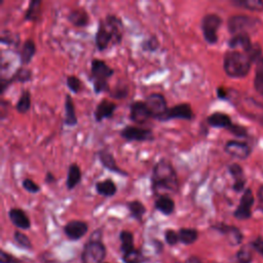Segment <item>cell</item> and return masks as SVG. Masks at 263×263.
<instances>
[{"label":"cell","instance_id":"1","mask_svg":"<svg viewBox=\"0 0 263 263\" xmlns=\"http://www.w3.org/2000/svg\"><path fill=\"white\" fill-rule=\"evenodd\" d=\"M150 187L155 197L161 195L176 194L180 190V183L177 172L170 160L160 158L152 168Z\"/></svg>","mask_w":263,"mask_h":263},{"label":"cell","instance_id":"2","mask_svg":"<svg viewBox=\"0 0 263 263\" xmlns=\"http://www.w3.org/2000/svg\"><path fill=\"white\" fill-rule=\"evenodd\" d=\"M115 71L104 60L93 58L90 61L89 80L92 84V88L96 95L102 92H110L111 87L109 85V78L114 75Z\"/></svg>","mask_w":263,"mask_h":263},{"label":"cell","instance_id":"3","mask_svg":"<svg viewBox=\"0 0 263 263\" xmlns=\"http://www.w3.org/2000/svg\"><path fill=\"white\" fill-rule=\"evenodd\" d=\"M252 59L247 52L239 50H229L225 53L223 68L225 73L233 78L246 76L251 68Z\"/></svg>","mask_w":263,"mask_h":263},{"label":"cell","instance_id":"4","mask_svg":"<svg viewBox=\"0 0 263 263\" xmlns=\"http://www.w3.org/2000/svg\"><path fill=\"white\" fill-rule=\"evenodd\" d=\"M102 232L100 229L95 230L89 240L84 245L81 253L82 263H102L106 256V248L101 240Z\"/></svg>","mask_w":263,"mask_h":263},{"label":"cell","instance_id":"5","mask_svg":"<svg viewBox=\"0 0 263 263\" xmlns=\"http://www.w3.org/2000/svg\"><path fill=\"white\" fill-rule=\"evenodd\" d=\"M222 25V18L216 13H206L202 16L200 28L202 36L208 44H216L218 41V30Z\"/></svg>","mask_w":263,"mask_h":263},{"label":"cell","instance_id":"6","mask_svg":"<svg viewBox=\"0 0 263 263\" xmlns=\"http://www.w3.org/2000/svg\"><path fill=\"white\" fill-rule=\"evenodd\" d=\"M260 22L257 18L248 15H233L228 18V30L233 35L247 34L258 29Z\"/></svg>","mask_w":263,"mask_h":263},{"label":"cell","instance_id":"7","mask_svg":"<svg viewBox=\"0 0 263 263\" xmlns=\"http://www.w3.org/2000/svg\"><path fill=\"white\" fill-rule=\"evenodd\" d=\"M119 136L126 142H154L155 136L151 128L139 125H125L119 130Z\"/></svg>","mask_w":263,"mask_h":263},{"label":"cell","instance_id":"8","mask_svg":"<svg viewBox=\"0 0 263 263\" xmlns=\"http://www.w3.org/2000/svg\"><path fill=\"white\" fill-rule=\"evenodd\" d=\"M145 103L150 111L152 119H156L161 122L170 108L165 97L160 92H152L146 97Z\"/></svg>","mask_w":263,"mask_h":263},{"label":"cell","instance_id":"9","mask_svg":"<svg viewBox=\"0 0 263 263\" xmlns=\"http://www.w3.org/2000/svg\"><path fill=\"white\" fill-rule=\"evenodd\" d=\"M194 118V113L192 107L189 103H179L168 108L161 122H167L170 120L181 119L190 121Z\"/></svg>","mask_w":263,"mask_h":263},{"label":"cell","instance_id":"10","mask_svg":"<svg viewBox=\"0 0 263 263\" xmlns=\"http://www.w3.org/2000/svg\"><path fill=\"white\" fill-rule=\"evenodd\" d=\"M129 120L140 125L146 124L152 119L145 101H134L129 105Z\"/></svg>","mask_w":263,"mask_h":263},{"label":"cell","instance_id":"11","mask_svg":"<svg viewBox=\"0 0 263 263\" xmlns=\"http://www.w3.org/2000/svg\"><path fill=\"white\" fill-rule=\"evenodd\" d=\"M114 43V37L109 28L107 27L104 18H101L98 23V28L95 35V45L97 50L104 51L110 44Z\"/></svg>","mask_w":263,"mask_h":263},{"label":"cell","instance_id":"12","mask_svg":"<svg viewBox=\"0 0 263 263\" xmlns=\"http://www.w3.org/2000/svg\"><path fill=\"white\" fill-rule=\"evenodd\" d=\"M97 156L104 168L107 171L123 176V177H128V173L124 170H122L118 164L117 161L114 157V155L107 149V148H102L97 151Z\"/></svg>","mask_w":263,"mask_h":263},{"label":"cell","instance_id":"13","mask_svg":"<svg viewBox=\"0 0 263 263\" xmlns=\"http://www.w3.org/2000/svg\"><path fill=\"white\" fill-rule=\"evenodd\" d=\"M117 109V104L109 100L107 98H103L96 106V109L93 111V118L96 122L100 123L105 119H109L113 117L114 112Z\"/></svg>","mask_w":263,"mask_h":263},{"label":"cell","instance_id":"14","mask_svg":"<svg viewBox=\"0 0 263 263\" xmlns=\"http://www.w3.org/2000/svg\"><path fill=\"white\" fill-rule=\"evenodd\" d=\"M104 22L106 23L107 27L113 34V37H114L113 45H119L121 43V41L123 39V35H124V33H123L124 27H123L122 20L116 14L108 13L104 17Z\"/></svg>","mask_w":263,"mask_h":263},{"label":"cell","instance_id":"15","mask_svg":"<svg viewBox=\"0 0 263 263\" xmlns=\"http://www.w3.org/2000/svg\"><path fill=\"white\" fill-rule=\"evenodd\" d=\"M88 231V225L81 220H71L64 226V233L72 240H78Z\"/></svg>","mask_w":263,"mask_h":263},{"label":"cell","instance_id":"16","mask_svg":"<svg viewBox=\"0 0 263 263\" xmlns=\"http://www.w3.org/2000/svg\"><path fill=\"white\" fill-rule=\"evenodd\" d=\"M253 202H254V197H253L252 191L250 189H246L239 200V203L236 210L233 213L234 217L238 220L249 219L251 217V209H252Z\"/></svg>","mask_w":263,"mask_h":263},{"label":"cell","instance_id":"17","mask_svg":"<svg viewBox=\"0 0 263 263\" xmlns=\"http://www.w3.org/2000/svg\"><path fill=\"white\" fill-rule=\"evenodd\" d=\"M68 22L77 28H85L89 24V15L84 7L71 8L67 14Z\"/></svg>","mask_w":263,"mask_h":263},{"label":"cell","instance_id":"18","mask_svg":"<svg viewBox=\"0 0 263 263\" xmlns=\"http://www.w3.org/2000/svg\"><path fill=\"white\" fill-rule=\"evenodd\" d=\"M224 150L230 156L239 159L247 158L251 152V149L247 144L238 141H228L225 144Z\"/></svg>","mask_w":263,"mask_h":263},{"label":"cell","instance_id":"19","mask_svg":"<svg viewBox=\"0 0 263 263\" xmlns=\"http://www.w3.org/2000/svg\"><path fill=\"white\" fill-rule=\"evenodd\" d=\"M36 49H37L36 43L32 38H27L23 42L22 47L18 51L21 66L27 67L32 62L34 55L36 54Z\"/></svg>","mask_w":263,"mask_h":263},{"label":"cell","instance_id":"20","mask_svg":"<svg viewBox=\"0 0 263 263\" xmlns=\"http://www.w3.org/2000/svg\"><path fill=\"white\" fill-rule=\"evenodd\" d=\"M8 218L16 228L26 230L31 227V222L27 213L20 208H11L8 211Z\"/></svg>","mask_w":263,"mask_h":263},{"label":"cell","instance_id":"21","mask_svg":"<svg viewBox=\"0 0 263 263\" xmlns=\"http://www.w3.org/2000/svg\"><path fill=\"white\" fill-rule=\"evenodd\" d=\"M64 109H65V116H64V124L66 126H75L78 123V118L76 114L75 104L70 93L65 95V102H64Z\"/></svg>","mask_w":263,"mask_h":263},{"label":"cell","instance_id":"22","mask_svg":"<svg viewBox=\"0 0 263 263\" xmlns=\"http://www.w3.org/2000/svg\"><path fill=\"white\" fill-rule=\"evenodd\" d=\"M213 229H215V230L219 231L220 233L224 234L231 245H237L242 239V235H241L240 231L234 226L219 223V224L213 225Z\"/></svg>","mask_w":263,"mask_h":263},{"label":"cell","instance_id":"23","mask_svg":"<svg viewBox=\"0 0 263 263\" xmlns=\"http://www.w3.org/2000/svg\"><path fill=\"white\" fill-rule=\"evenodd\" d=\"M82 172L80 166L76 162H72L68 166L66 177V188L71 191L81 183Z\"/></svg>","mask_w":263,"mask_h":263},{"label":"cell","instance_id":"24","mask_svg":"<svg viewBox=\"0 0 263 263\" xmlns=\"http://www.w3.org/2000/svg\"><path fill=\"white\" fill-rule=\"evenodd\" d=\"M95 190L99 195L110 198L116 194L117 186L111 178H106L95 184Z\"/></svg>","mask_w":263,"mask_h":263},{"label":"cell","instance_id":"25","mask_svg":"<svg viewBox=\"0 0 263 263\" xmlns=\"http://www.w3.org/2000/svg\"><path fill=\"white\" fill-rule=\"evenodd\" d=\"M228 46L230 47L231 50L240 49L243 52H248L252 48L253 44L251 43L249 35H247V34H235L229 39Z\"/></svg>","mask_w":263,"mask_h":263},{"label":"cell","instance_id":"26","mask_svg":"<svg viewBox=\"0 0 263 263\" xmlns=\"http://www.w3.org/2000/svg\"><path fill=\"white\" fill-rule=\"evenodd\" d=\"M206 123L215 128H226L228 129L233 123L231 118L222 112H214L206 117Z\"/></svg>","mask_w":263,"mask_h":263},{"label":"cell","instance_id":"27","mask_svg":"<svg viewBox=\"0 0 263 263\" xmlns=\"http://www.w3.org/2000/svg\"><path fill=\"white\" fill-rule=\"evenodd\" d=\"M154 209L164 216H171L175 211V200L170 195H161L155 198Z\"/></svg>","mask_w":263,"mask_h":263},{"label":"cell","instance_id":"28","mask_svg":"<svg viewBox=\"0 0 263 263\" xmlns=\"http://www.w3.org/2000/svg\"><path fill=\"white\" fill-rule=\"evenodd\" d=\"M42 2L41 0H31L24 13V20L26 22H38L41 16Z\"/></svg>","mask_w":263,"mask_h":263},{"label":"cell","instance_id":"29","mask_svg":"<svg viewBox=\"0 0 263 263\" xmlns=\"http://www.w3.org/2000/svg\"><path fill=\"white\" fill-rule=\"evenodd\" d=\"M126 209L128 210L129 216L135 219L136 221H138L139 223H141L143 221V217L146 214V206L144 205V203L139 200V199H134V200H129L125 203Z\"/></svg>","mask_w":263,"mask_h":263},{"label":"cell","instance_id":"30","mask_svg":"<svg viewBox=\"0 0 263 263\" xmlns=\"http://www.w3.org/2000/svg\"><path fill=\"white\" fill-rule=\"evenodd\" d=\"M32 107V100H31V92L29 89H23L22 93L14 106V109L18 114H26L30 111Z\"/></svg>","mask_w":263,"mask_h":263},{"label":"cell","instance_id":"31","mask_svg":"<svg viewBox=\"0 0 263 263\" xmlns=\"http://www.w3.org/2000/svg\"><path fill=\"white\" fill-rule=\"evenodd\" d=\"M229 174L232 176L234 179V184H233V190L234 191H241L243 186H245V178H243V172L242 168L237 164V163H232L228 166Z\"/></svg>","mask_w":263,"mask_h":263},{"label":"cell","instance_id":"32","mask_svg":"<svg viewBox=\"0 0 263 263\" xmlns=\"http://www.w3.org/2000/svg\"><path fill=\"white\" fill-rule=\"evenodd\" d=\"M10 79L12 83L18 82V83H27L33 79V72L30 68L20 66L15 69V71L10 76Z\"/></svg>","mask_w":263,"mask_h":263},{"label":"cell","instance_id":"33","mask_svg":"<svg viewBox=\"0 0 263 263\" xmlns=\"http://www.w3.org/2000/svg\"><path fill=\"white\" fill-rule=\"evenodd\" d=\"M160 47L159 39L156 35L151 34L144 38L140 43V48L144 52H156Z\"/></svg>","mask_w":263,"mask_h":263},{"label":"cell","instance_id":"34","mask_svg":"<svg viewBox=\"0 0 263 263\" xmlns=\"http://www.w3.org/2000/svg\"><path fill=\"white\" fill-rule=\"evenodd\" d=\"M128 93H129V87L127 83L123 81H118L114 85V87L111 88L109 96L114 100H124L128 97Z\"/></svg>","mask_w":263,"mask_h":263},{"label":"cell","instance_id":"35","mask_svg":"<svg viewBox=\"0 0 263 263\" xmlns=\"http://www.w3.org/2000/svg\"><path fill=\"white\" fill-rule=\"evenodd\" d=\"M178 234H179V240L184 245H191L198 237V231L195 228L182 227L179 229Z\"/></svg>","mask_w":263,"mask_h":263},{"label":"cell","instance_id":"36","mask_svg":"<svg viewBox=\"0 0 263 263\" xmlns=\"http://www.w3.org/2000/svg\"><path fill=\"white\" fill-rule=\"evenodd\" d=\"M121 241V251L123 254H126L133 251L134 248V234L128 230H122L119 234Z\"/></svg>","mask_w":263,"mask_h":263},{"label":"cell","instance_id":"37","mask_svg":"<svg viewBox=\"0 0 263 263\" xmlns=\"http://www.w3.org/2000/svg\"><path fill=\"white\" fill-rule=\"evenodd\" d=\"M252 262V247L245 246L242 247L235 255L234 263H251Z\"/></svg>","mask_w":263,"mask_h":263},{"label":"cell","instance_id":"38","mask_svg":"<svg viewBox=\"0 0 263 263\" xmlns=\"http://www.w3.org/2000/svg\"><path fill=\"white\" fill-rule=\"evenodd\" d=\"M236 6H241L247 9L261 10L263 9V0H237L232 2Z\"/></svg>","mask_w":263,"mask_h":263},{"label":"cell","instance_id":"39","mask_svg":"<svg viewBox=\"0 0 263 263\" xmlns=\"http://www.w3.org/2000/svg\"><path fill=\"white\" fill-rule=\"evenodd\" d=\"M66 85L70 91L78 93L82 87V82L76 75H68L66 76Z\"/></svg>","mask_w":263,"mask_h":263},{"label":"cell","instance_id":"40","mask_svg":"<svg viewBox=\"0 0 263 263\" xmlns=\"http://www.w3.org/2000/svg\"><path fill=\"white\" fill-rule=\"evenodd\" d=\"M255 87L259 93L263 96V58L259 61L256 75H255Z\"/></svg>","mask_w":263,"mask_h":263},{"label":"cell","instance_id":"41","mask_svg":"<svg viewBox=\"0 0 263 263\" xmlns=\"http://www.w3.org/2000/svg\"><path fill=\"white\" fill-rule=\"evenodd\" d=\"M122 260L124 263H142L144 260V256L141 251L134 249L133 251L123 254Z\"/></svg>","mask_w":263,"mask_h":263},{"label":"cell","instance_id":"42","mask_svg":"<svg viewBox=\"0 0 263 263\" xmlns=\"http://www.w3.org/2000/svg\"><path fill=\"white\" fill-rule=\"evenodd\" d=\"M0 41L2 44L17 46L20 43V36L18 34H12L10 31H2Z\"/></svg>","mask_w":263,"mask_h":263},{"label":"cell","instance_id":"43","mask_svg":"<svg viewBox=\"0 0 263 263\" xmlns=\"http://www.w3.org/2000/svg\"><path fill=\"white\" fill-rule=\"evenodd\" d=\"M22 187L25 191L32 193V194H36L41 191L40 186L34 180H32L30 178H25L22 180Z\"/></svg>","mask_w":263,"mask_h":263},{"label":"cell","instance_id":"44","mask_svg":"<svg viewBox=\"0 0 263 263\" xmlns=\"http://www.w3.org/2000/svg\"><path fill=\"white\" fill-rule=\"evenodd\" d=\"M13 238H14V241L22 248L24 249H32V243H31V240L30 238L24 234L23 232L18 231V230H15L14 233H13Z\"/></svg>","mask_w":263,"mask_h":263},{"label":"cell","instance_id":"45","mask_svg":"<svg viewBox=\"0 0 263 263\" xmlns=\"http://www.w3.org/2000/svg\"><path fill=\"white\" fill-rule=\"evenodd\" d=\"M164 238H165V241L167 245L170 246H175L177 245L179 240V234L178 232H176L175 230L173 229H166L165 232H164Z\"/></svg>","mask_w":263,"mask_h":263},{"label":"cell","instance_id":"46","mask_svg":"<svg viewBox=\"0 0 263 263\" xmlns=\"http://www.w3.org/2000/svg\"><path fill=\"white\" fill-rule=\"evenodd\" d=\"M0 263H21V261L5 251L0 252Z\"/></svg>","mask_w":263,"mask_h":263},{"label":"cell","instance_id":"47","mask_svg":"<svg viewBox=\"0 0 263 263\" xmlns=\"http://www.w3.org/2000/svg\"><path fill=\"white\" fill-rule=\"evenodd\" d=\"M9 105H10V102H8L4 99H1V101H0V119L1 120H4L7 117Z\"/></svg>","mask_w":263,"mask_h":263},{"label":"cell","instance_id":"48","mask_svg":"<svg viewBox=\"0 0 263 263\" xmlns=\"http://www.w3.org/2000/svg\"><path fill=\"white\" fill-rule=\"evenodd\" d=\"M228 130H229L231 134H233L234 136H236V137H243V136L247 135L246 128L242 127V126H240V125H238V124H232V125L228 128Z\"/></svg>","mask_w":263,"mask_h":263},{"label":"cell","instance_id":"49","mask_svg":"<svg viewBox=\"0 0 263 263\" xmlns=\"http://www.w3.org/2000/svg\"><path fill=\"white\" fill-rule=\"evenodd\" d=\"M12 84V81L10 77H4L2 76L0 79V93L4 95V92L7 90V88Z\"/></svg>","mask_w":263,"mask_h":263},{"label":"cell","instance_id":"50","mask_svg":"<svg viewBox=\"0 0 263 263\" xmlns=\"http://www.w3.org/2000/svg\"><path fill=\"white\" fill-rule=\"evenodd\" d=\"M251 247L253 250L258 252L263 256V238H257L254 241H252Z\"/></svg>","mask_w":263,"mask_h":263},{"label":"cell","instance_id":"51","mask_svg":"<svg viewBox=\"0 0 263 263\" xmlns=\"http://www.w3.org/2000/svg\"><path fill=\"white\" fill-rule=\"evenodd\" d=\"M44 182H45L46 184L51 185V184L57 183V178H55V176H54L51 172H49V171H48V172H46V174H45Z\"/></svg>","mask_w":263,"mask_h":263},{"label":"cell","instance_id":"52","mask_svg":"<svg viewBox=\"0 0 263 263\" xmlns=\"http://www.w3.org/2000/svg\"><path fill=\"white\" fill-rule=\"evenodd\" d=\"M216 92H217V97H218L219 99H221V100H225L226 97H227V91H226V89H225L224 87H222V86L218 87Z\"/></svg>","mask_w":263,"mask_h":263},{"label":"cell","instance_id":"53","mask_svg":"<svg viewBox=\"0 0 263 263\" xmlns=\"http://www.w3.org/2000/svg\"><path fill=\"white\" fill-rule=\"evenodd\" d=\"M186 263H203L198 257L196 256H190L188 259H187V262Z\"/></svg>","mask_w":263,"mask_h":263},{"label":"cell","instance_id":"54","mask_svg":"<svg viewBox=\"0 0 263 263\" xmlns=\"http://www.w3.org/2000/svg\"><path fill=\"white\" fill-rule=\"evenodd\" d=\"M258 197H259V204H260V208H261V210L263 211V186L259 189Z\"/></svg>","mask_w":263,"mask_h":263},{"label":"cell","instance_id":"55","mask_svg":"<svg viewBox=\"0 0 263 263\" xmlns=\"http://www.w3.org/2000/svg\"><path fill=\"white\" fill-rule=\"evenodd\" d=\"M259 122L263 125V116L262 117H260V119H259Z\"/></svg>","mask_w":263,"mask_h":263},{"label":"cell","instance_id":"56","mask_svg":"<svg viewBox=\"0 0 263 263\" xmlns=\"http://www.w3.org/2000/svg\"><path fill=\"white\" fill-rule=\"evenodd\" d=\"M175 263H183V262H180V261H177V262H175Z\"/></svg>","mask_w":263,"mask_h":263}]
</instances>
